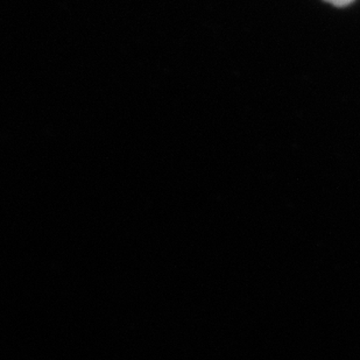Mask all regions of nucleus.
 <instances>
[{
	"instance_id": "f257e3e1",
	"label": "nucleus",
	"mask_w": 360,
	"mask_h": 360,
	"mask_svg": "<svg viewBox=\"0 0 360 360\" xmlns=\"http://www.w3.org/2000/svg\"><path fill=\"white\" fill-rule=\"evenodd\" d=\"M328 3L333 4L335 6H347L350 5L351 3H354V0H326Z\"/></svg>"
}]
</instances>
